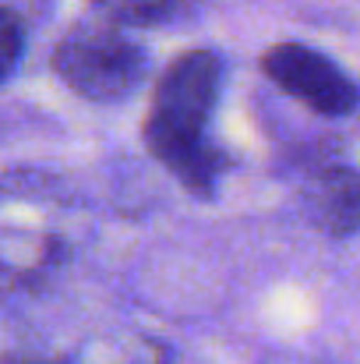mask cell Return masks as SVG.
I'll list each match as a JSON object with an SVG mask.
<instances>
[{"mask_svg":"<svg viewBox=\"0 0 360 364\" xmlns=\"http://www.w3.org/2000/svg\"><path fill=\"white\" fill-rule=\"evenodd\" d=\"M219 57L209 50H191L163 71L145 121L148 152L195 195H209L219 170V156L209 145V124L219 103Z\"/></svg>","mask_w":360,"mask_h":364,"instance_id":"1","label":"cell"},{"mask_svg":"<svg viewBox=\"0 0 360 364\" xmlns=\"http://www.w3.org/2000/svg\"><path fill=\"white\" fill-rule=\"evenodd\" d=\"M60 82L89 103H120L145 78V53L117 25H75L53 50Z\"/></svg>","mask_w":360,"mask_h":364,"instance_id":"2","label":"cell"},{"mask_svg":"<svg viewBox=\"0 0 360 364\" xmlns=\"http://www.w3.org/2000/svg\"><path fill=\"white\" fill-rule=\"evenodd\" d=\"M261 71L293 100H300L307 110L322 117H347L360 103L354 78L336 68L325 53L300 46V43H279L261 57Z\"/></svg>","mask_w":360,"mask_h":364,"instance_id":"3","label":"cell"},{"mask_svg":"<svg viewBox=\"0 0 360 364\" xmlns=\"http://www.w3.org/2000/svg\"><path fill=\"white\" fill-rule=\"evenodd\" d=\"M311 220L332 237L360 234V170L329 166L307 184Z\"/></svg>","mask_w":360,"mask_h":364,"instance_id":"4","label":"cell"},{"mask_svg":"<svg viewBox=\"0 0 360 364\" xmlns=\"http://www.w3.org/2000/svg\"><path fill=\"white\" fill-rule=\"evenodd\" d=\"M110 25H156L170 14V0H89Z\"/></svg>","mask_w":360,"mask_h":364,"instance_id":"5","label":"cell"},{"mask_svg":"<svg viewBox=\"0 0 360 364\" xmlns=\"http://www.w3.org/2000/svg\"><path fill=\"white\" fill-rule=\"evenodd\" d=\"M21 53H25V21L14 11L0 7V85L14 75Z\"/></svg>","mask_w":360,"mask_h":364,"instance_id":"6","label":"cell"}]
</instances>
